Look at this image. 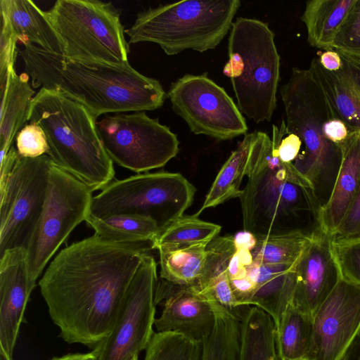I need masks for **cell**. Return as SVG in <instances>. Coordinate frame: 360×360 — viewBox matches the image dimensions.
Wrapping results in <instances>:
<instances>
[{
  "instance_id": "5b68a950",
  "label": "cell",
  "mask_w": 360,
  "mask_h": 360,
  "mask_svg": "<svg viewBox=\"0 0 360 360\" xmlns=\"http://www.w3.org/2000/svg\"><path fill=\"white\" fill-rule=\"evenodd\" d=\"M280 94L286 128L302 143L293 165L311 184L321 208L332 193L342 160V146L325 135V124L335 115L309 69L293 68Z\"/></svg>"
},
{
  "instance_id": "d590c367",
  "label": "cell",
  "mask_w": 360,
  "mask_h": 360,
  "mask_svg": "<svg viewBox=\"0 0 360 360\" xmlns=\"http://www.w3.org/2000/svg\"><path fill=\"white\" fill-rule=\"evenodd\" d=\"M16 149L19 155L36 158L47 153L49 146L43 129L34 123L22 128L16 135Z\"/></svg>"
},
{
  "instance_id": "4dcf8cb0",
  "label": "cell",
  "mask_w": 360,
  "mask_h": 360,
  "mask_svg": "<svg viewBox=\"0 0 360 360\" xmlns=\"http://www.w3.org/2000/svg\"><path fill=\"white\" fill-rule=\"evenodd\" d=\"M221 229V226L202 221L195 214L182 215L159 230L150 243V248L209 243L218 236Z\"/></svg>"
},
{
  "instance_id": "52a82bcc",
  "label": "cell",
  "mask_w": 360,
  "mask_h": 360,
  "mask_svg": "<svg viewBox=\"0 0 360 360\" xmlns=\"http://www.w3.org/2000/svg\"><path fill=\"white\" fill-rule=\"evenodd\" d=\"M238 0H189L160 5L137 14L125 30L129 44L152 42L168 56L186 49L216 48L231 28Z\"/></svg>"
},
{
  "instance_id": "277c9868",
  "label": "cell",
  "mask_w": 360,
  "mask_h": 360,
  "mask_svg": "<svg viewBox=\"0 0 360 360\" xmlns=\"http://www.w3.org/2000/svg\"><path fill=\"white\" fill-rule=\"evenodd\" d=\"M96 118L80 103L41 88L29 120L41 127L53 163L89 187L103 189L115 176L113 162L96 129Z\"/></svg>"
},
{
  "instance_id": "8992f818",
  "label": "cell",
  "mask_w": 360,
  "mask_h": 360,
  "mask_svg": "<svg viewBox=\"0 0 360 360\" xmlns=\"http://www.w3.org/2000/svg\"><path fill=\"white\" fill-rule=\"evenodd\" d=\"M228 51L223 73L230 78L240 111L256 123L270 121L280 79L274 32L262 21L238 18L231 28Z\"/></svg>"
},
{
  "instance_id": "d4e9b609",
  "label": "cell",
  "mask_w": 360,
  "mask_h": 360,
  "mask_svg": "<svg viewBox=\"0 0 360 360\" xmlns=\"http://www.w3.org/2000/svg\"><path fill=\"white\" fill-rule=\"evenodd\" d=\"M355 1H308L301 20L310 46L325 51L333 49L335 39Z\"/></svg>"
},
{
  "instance_id": "9c48e42d",
  "label": "cell",
  "mask_w": 360,
  "mask_h": 360,
  "mask_svg": "<svg viewBox=\"0 0 360 360\" xmlns=\"http://www.w3.org/2000/svg\"><path fill=\"white\" fill-rule=\"evenodd\" d=\"M195 191L179 173L139 174L110 182L93 197L89 216L139 215L152 219L160 229L184 215Z\"/></svg>"
},
{
  "instance_id": "1f68e13d",
  "label": "cell",
  "mask_w": 360,
  "mask_h": 360,
  "mask_svg": "<svg viewBox=\"0 0 360 360\" xmlns=\"http://www.w3.org/2000/svg\"><path fill=\"white\" fill-rule=\"evenodd\" d=\"M311 233L295 231L257 237L251 250L253 262L259 264H294Z\"/></svg>"
},
{
  "instance_id": "6da1fadb",
  "label": "cell",
  "mask_w": 360,
  "mask_h": 360,
  "mask_svg": "<svg viewBox=\"0 0 360 360\" xmlns=\"http://www.w3.org/2000/svg\"><path fill=\"white\" fill-rule=\"evenodd\" d=\"M148 250L143 244L110 241L94 233L55 256L39 285L65 342L94 349L108 338Z\"/></svg>"
},
{
  "instance_id": "74e56055",
  "label": "cell",
  "mask_w": 360,
  "mask_h": 360,
  "mask_svg": "<svg viewBox=\"0 0 360 360\" xmlns=\"http://www.w3.org/2000/svg\"><path fill=\"white\" fill-rule=\"evenodd\" d=\"M332 238L346 240H360V191Z\"/></svg>"
},
{
  "instance_id": "ee69618b",
  "label": "cell",
  "mask_w": 360,
  "mask_h": 360,
  "mask_svg": "<svg viewBox=\"0 0 360 360\" xmlns=\"http://www.w3.org/2000/svg\"><path fill=\"white\" fill-rule=\"evenodd\" d=\"M131 360H139V356H135Z\"/></svg>"
},
{
  "instance_id": "7c38bea8",
  "label": "cell",
  "mask_w": 360,
  "mask_h": 360,
  "mask_svg": "<svg viewBox=\"0 0 360 360\" xmlns=\"http://www.w3.org/2000/svg\"><path fill=\"white\" fill-rule=\"evenodd\" d=\"M53 164L48 155L20 156L0 184V255L8 249L26 248L42 212Z\"/></svg>"
},
{
  "instance_id": "30bf717a",
  "label": "cell",
  "mask_w": 360,
  "mask_h": 360,
  "mask_svg": "<svg viewBox=\"0 0 360 360\" xmlns=\"http://www.w3.org/2000/svg\"><path fill=\"white\" fill-rule=\"evenodd\" d=\"M91 190L53 164L46 201L25 248L30 278L35 282L73 229L89 215Z\"/></svg>"
},
{
  "instance_id": "e0dca14e",
  "label": "cell",
  "mask_w": 360,
  "mask_h": 360,
  "mask_svg": "<svg viewBox=\"0 0 360 360\" xmlns=\"http://www.w3.org/2000/svg\"><path fill=\"white\" fill-rule=\"evenodd\" d=\"M331 241L330 236L316 229L295 264V288L292 302L312 318L342 278Z\"/></svg>"
},
{
  "instance_id": "60d3db41",
  "label": "cell",
  "mask_w": 360,
  "mask_h": 360,
  "mask_svg": "<svg viewBox=\"0 0 360 360\" xmlns=\"http://www.w3.org/2000/svg\"><path fill=\"white\" fill-rule=\"evenodd\" d=\"M99 347L87 353H70L60 356H55L50 360H98Z\"/></svg>"
},
{
  "instance_id": "83f0119b",
  "label": "cell",
  "mask_w": 360,
  "mask_h": 360,
  "mask_svg": "<svg viewBox=\"0 0 360 360\" xmlns=\"http://www.w3.org/2000/svg\"><path fill=\"white\" fill-rule=\"evenodd\" d=\"M207 243L158 248L160 278L178 285L198 283L206 260Z\"/></svg>"
},
{
  "instance_id": "5bb4252c",
  "label": "cell",
  "mask_w": 360,
  "mask_h": 360,
  "mask_svg": "<svg viewBox=\"0 0 360 360\" xmlns=\"http://www.w3.org/2000/svg\"><path fill=\"white\" fill-rule=\"evenodd\" d=\"M157 264L146 255L125 295L114 329L98 345V360H131L146 350L155 333Z\"/></svg>"
},
{
  "instance_id": "836d02e7",
  "label": "cell",
  "mask_w": 360,
  "mask_h": 360,
  "mask_svg": "<svg viewBox=\"0 0 360 360\" xmlns=\"http://www.w3.org/2000/svg\"><path fill=\"white\" fill-rule=\"evenodd\" d=\"M333 49L360 59V0H356L333 44Z\"/></svg>"
},
{
  "instance_id": "d6a6232c",
  "label": "cell",
  "mask_w": 360,
  "mask_h": 360,
  "mask_svg": "<svg viewBox=\"0 0 360 360\" xmlns=\"http://www.w3.org/2000/svg\"><path fill=\"white\" fill-rule=\"evenodd\" d=\"M143 360H200L202 343L174 332H155Z\"/></svg>"
},
{
  "instance_id": "8d00e7d4",
  "label": "cell",
  "mask_w": 360,
  "mask_h": 360,
  "mask_svg": "<svg viewBox=\"0 0 360 360\" xmlns=\"http://www.w3.org/2000/svg\"><path fill=\"white\" fill-rule=\"evenodd\" d=\"M0 42V84H3L8 75L10 68L14 67L18 54L16 43L7 21L1 18V30Z\"/></svg>"
},
{
  "instance_id": "7a4b0ae2",
  "label": "cell",
  "mask_w": 360,
  "mask_h": 360,
  "mask_svg": "<svg viewBox=\"0 0 360 360\" xmlns=\"http://www.w3.org/2000/svg\"><path fill=\"white\" fill-rule=\"evenodd\" d=\"M24 46L20 54L32 86L64 94L96 119L108 112L153 110L167 97L158 80L143 75L129 63L77 60L32 44Z\"/></svg>"
},
{
  "instance_id": "ffe728a7",
  "label": "cell",
  "mask_w": 360,
  "mask_h": 360,
  "mask_svg": "<svg viewBox=\"0 0 360 360\" xmlns=\"http://www.w3.org/2000/svg\"><path fill=\"white\" fill-rule=\"evenodd\" d=\"M360 191V131H350L342 146V160L332 193L319 213V228L333 237Z\"/></svg>"
},
{
  "instance_id": "4fadbf2b",
  "label": "cell",
  "mask_w": 360,
  "mask_h": 360,
  "mask_svg": "<svg viewBox=\"0 0 360 360\" xmlns=\"http://www.w3.org/2000/svg\"><path fill=\"white\" fill-rule=\"evenodd\" d=\"M172 109L195 134L217 140L245 134L248 127L238 105L206 74H186L172 84L168 92Z\"/></svg>"
},
{
  "instance_id": "484cf974",
  "label": "cell",
  "mask_w": 360,
  "mask_h": 360,
  "mask_svg": "<svg viewBox=\"0 0 360 360\" xmlns=\"http://www.w3.org/2000/svg\"><path fill=\"white\" fill-rule=\"evenodd\" d=\"M238 318L240 321L238 360H280L272 318L255 306L245 307Z\"/></svg>"
},
{
  "instance_id": "7402d4cb",
  "label": "cell",
  "mask_w": 360,
  "mask_h": 360,
  "mask_svg": "<svg viewBox=\"0 0 360 360\" xmlns=\"http://www.w3.org/2000/svg\"><path fill=\"white\" fill-rule=\"evenodd\" d=\"M1 15L8 23L14 38L23 45L37 44L62 54L58 36L41 11L30 0H1Z\"/></svg>"
},
{
  "instance_id": "e575fe53",
  "label": "cell",
  "mask_w": 360,
  "mask_h": 360,
  "mask_svg": "<svg viewBox=\"0 0 360 360\" xmlns=\"http://www.w3.org/2000/svg\"><path fill=\"white\" fill-rule=\"evenodd\" d=\"M331 247L342 278L360 286V240L332 238Z\"/></svg>"
},
{
  "instance_id": "7bdbcfd3",
  "label": "cell",
  "mask_w": 360,
  "mask_h": 360,
  "mask_svg": "<svg viewBox=\"0 0 360 360\" xmlns=\"http://www.w3.org/2000/svg\"><path fill=\"white\" fill-rule=\"evenodd\" d=\"M0 360H9L4 354L0 351Z\"/></svg>"
},
{
  "instance_id": "f35d334b",
  "label": "cell",
  "mask_w": 360,
  "mask_h": 360,
  "mask_svg": "<svg viewBox=\"0 0 360 360\" xmlns=\"http://www.w3.org/2000/svg\"><path fill=\"white\" fill-rule=\"evenodd\" d=\"M321 66L328 71H336L341 66V58L334 49L327 50L317 57Z\"/></svg>"
},
{
  "instance_id": "603a6c76",
  "label": "cell",
  "mask_w": 360,
  "mask_h": 360,
  "mask_svg": "<svg viewBox=\"0 0 360 360\" xmlns=\"http://www.w3.org/2000/svg\"><path fill=\"white\" fill-rule=\"evenodd\" d=\"M207 257L202 274L195 285L210 300L233 314L241 310L231 290L228 274L230 259L236 251L233 236H216L207 245Z\"/></svg>"
},
{
  "instance_id": "b9f144b4",
  "label": "cell",
  "mask_w": 360,
  "mask_h": 360,
  "mask_svg": "<svg viewBox=\"0 0 360 360\" xmlns=\"http://www.w3.org/2000/svg\"><path fill=\"white\" fill-rule=\"evenodd\" d=\"M340 360H360V333Z\"/></svg>"
},
{
  "instance_id": "9a60e30c",
  "label": "cell",
  "mask_w": 360,
  "mask_h": 360,
  "mask_svg": "<svg viewBox=\"0 0 360 360\" xmlns=\"http://www.w3.org/2000/svg\"><path fill=\"white\" fill-rule=\"evenodd\" d=\"M360 333V286L341 278L313 317L307 360H340Z\"/></svg>"
},
{
  "instance_id": "f1b7e54d",
  "label": "cell",
  "mask_w": 360,
  "mask_h": 360,
  "mask_svg": "<svg viewBox=\"0 0 360 360\" xmlns=\"http://www.w3.org/2000/svg\"><path fill=\"white\" fill-rule=\"evenodd\" d=\"M313 318L291 302L275 326L280 360H307L312 340Z\"/></svg>"
},
{
  "instance_id": "cb8c5ba5",
  "label": "cell",
  "mask_w": 360,
  "mask_h": 360,
  "mask_svg": "<svg viewBox=\"0 0 360 360\" xmlns=\"http://www.w3.org/2000/svg\"><path fill=\"white\" fill-rule=\"evenodd\" d=\"M28 80L27 73L18 75L11 67L1 85L0 159L8 153L15 135L29 120L34 91Z\"/></svg>"
},
{
  "instance_id": "ac0fdd59",
  "label": "cell",
  "mask_w": 360,
  "mask_h": 360,
  "mask_svg": "<svg viewBox=\"0 0 360 360\" xmlns=\"http://www.w3.org/2000/svg\"><path fill=\"white\" fill-rule=\"evenodd\" d=\"M36 283L30 278L26 250L15 248L0 255V351L13 360L25 311Z\"/></svg>"
},
{
  "instance_id": "f546056e",
  "label": "cell",
  "mask_w": 360,
  "mask_h": 360,
  "mask_svg": "<svg viewBox=\"0 0 360 360\" xmlns=\"http://www.w3.org/2000/svg\"><path fill=\"white\" fill-rule=\"evenodd\" d=\"M85 221L97 236L121 243H150L160 230L152 219L134 214H116L105 218L89 216Z\"/></svg>"
},
{
  "instance_id": "ab89813d",
  "label": "cell",
  "mask_w": 360,
  "mask_h": 360,
  "mask_svg": "<svg viewBox=\"0 0 360 360\" xmlns=\"http://www.w3.org/2000/svg\"><path fill=\"white\" fill-rule=\"evenodd\" d=\"M236 249L252 250L257 242L256 237L250 232L243 231L233 236Z\"/></svg>"
},
{
  "instance_id": "ba28073f",
  "label": "cell",
  "mask_w": 360,
  "mask_h": 360,
  "mask_svg": "<svg viewBox=\"0 0 360 360\" xmlns=\"http://www.w3.org/2000/svg\"><path fill=\"white\" fill-rule=\"evenodd\" d=\"M62 54L77 60L124 65L129 43L117 9L98 0H58L45 11Z\"/></svg>"
},
{
  "instance_id": "3957f363",
  "label": "cell",
  "mask_w": 360,
  "mask_h": 360,
  "mask_svg": "<svg viewBox=\"0 0 360 360\" xmlns=\"http://www.w3.org/2000/svg\"><path fill=\"white\" fill-rule=\"evenodd\" d=\"M238 197L244 231L256 238L319 228L320 206L310 182L293 164L283 162L270 137L257 131Z\"/></svg>"
},
{
  "instance_id": "44dd1931",
  "label": "cell",
  "mask_w": 360,
  "mask_h": 360,
  "mask_svg": "<svg viewBox=\"0 0 360 360\" xmlns=\"http://www.w3.org/2000/svg\"><path fill=\"white\" fill-rule=\"evenodd\" d=\"M295 264H259L252 262L247 266L248 275L255 284L250 306L266 312L272 318L275 326L292 302L295 288Z\"/></svg>"
},
{
  "instance_id": "4316f807",
  "label": "cell",
  "mask_w": 360,
  "mask_h": 360,
  "mask_svg": "<svg viewBox=\"0 0 360 360\" xmlns=\"http://www.w3.org/2000/svg\"><path fill=\"white\" fill-rule=\"evenodd\" d=\"M257 131L245 134L238 147L222 165L204 202L196 216L205 209L214 207L231 198H238L242 193L240 184L247 174L251 150Z\"/></svg>"
},
{
  "instance_id": "d6986e66",
  "label": "cell",
  "mask_w": 360,
  "mask_h": 360,
  "mask_svg": "<svg viewBox=\"0 0 360 360\" xmlns=\"http://www.w3.org/2000/svg\"><path fill=\"white\" fill-rule=\"evenodd\" d=\"M339 54L341 66L336 71L324 69L317 57L312 59L308 69L334 115L349 131H360V59Z\"/></svg>"
},
{
  "instance_id": "2e32d148",
  "label": "cell",
  "mask_w": 360,
  "mask_h": 360,
  "mask_svg": "<svg viewBox=\"0 0 360 360\" xmlns=\"http://www.w3.org/2000/svg\"><path fill=\"white\" fill-rule=\"evenodd\" d=\"M155 303L162 306L156 332H174L201 342L212 333L215 316L212 300L195 285L157 283Z\"/></svg>"
},
{
  "instance_id": "8fae6325",
  "label": "cell",
  "mask_w": 360,
  "mask_h": 360,
  "mask_svg": "<svg viewBox=\"0 0 360 360\" xmlns=\"http://www.w3.org/2000/svg\"><path fill=\"white\" fill-rule=\"evenodd\" d=\"M96 129L112 162L136 173L162 167L179 150L176 134L145 111L105 116Z\"/></svg>"
}]
</instances>
